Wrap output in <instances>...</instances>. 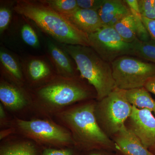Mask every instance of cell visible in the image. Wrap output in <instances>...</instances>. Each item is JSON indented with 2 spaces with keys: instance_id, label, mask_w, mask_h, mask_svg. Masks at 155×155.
<instances>
[{
  "instance_id": "d4e9b609",
  "label": "cell",
  "mask_w": 155,
  "mask_h": 155,
  "mask_svg": "<svg viewBox=\"0 0 155 155\" xmlns=\"http://www.w3.org/2000/svg\"><path fill=\"white\" fill-rule=\"evenodd\" d=\"M138 3L142 17L155 19V0H138Z\"/></svg>"
},
{
  "instance_id": "9c48e42d",
  "label": "cell",
  "mask_w": 155,
  "mask_h": 155,
  "mask_svg": "<svg viewBox=\"0 0 155 155\" xmlns=\"http://www.w3.org/2000/svg\"><path fill=\"white\" fill-rule=\"evenodd\" d=\"M125 125L149 149L155 146V117L152 111L133 106L132 113Z\"/></svg>"
},
{
  "instance_id": "3957f363",
  "label": "cell",
  "mask_w": 155,
  "mask_h": 155,
  "mask_svg": "<svg viewBox=\"0 0 155 155\" xmlns=\"http://www.w3.org/2000/svg\"><path fill=\"white\" fill-rule=\"evenodd\" d=\"M80 76L57 75L31 91L34 100L49 110L56 111L77 102L97 98L93 87Z\"/></svg>"
},
{
  "instance_id": "5bb4252c",
  "label": "cell",
  "mask_w": 155,
  "mask_h": 155,
  "mask_svg": "<svg viewBox=\"0 0 155 155\" xmlns=\"http://www.w3.org/2000/svg\"><path fill=\"white\" fill-rule=\"evenodd\" d=\"M64 16L78 29L88 35L104 26L97 11L79 8L72 14Z\"/></svg>"
},
{
  "instance_id": "4fadbf2b",
  "label": "cell",
  "mask_w": 155,
  "mask_h": 155,
  "mask_svg": "<svg viewBox=\"0 0 155 155\" xmlns=\"http://www.w3.org/2000/svg\"><path fill=\"white\" fill-rule=\"evenodd\" d=\"M22 87L2 79L0 83V100L11 110H18L28 104V95Z\"/></svg>"
},
{
  "instance_id": "4316f807",
  "label": "cell",
  "mask_w": 155,
  "mask_h": 155,
  "mask_svg": "<svg viewBox=\"0 0 155 155\" xmlns=\"http://www.w3.org/2000/svg\"><path fill=\"white\" fill-rule=\"evenodd\" d=\"M142 18L151 39L155 42V19H149L143 17Z\"/></svg>"
},
{
  "instance_id": "1f68e13d",
  "label": "cell",
  "mask_w": 155,
  "mask_h": 155,
  "mask_svg": "<svg viewBox=\"0 0 155 155\" xmlns=\"http://www.w3.org/2000/svg\"><path fill=\"white\" fill-rule=\"evenodd\" d=\"M89 155H107L106 154L104 153H91Z\"/></svg>"
},
{
  "instance_id": "d6a6232c",
  "label": "cell",
  "mask_w": 155,
  "mask_h": 155,
  "mask_svg": "<svg viewBox=\"0 0 155 155\" xmlns=\"http://www.w3.org/2000/svg\"><path fill=\"white\" fill-rule=\"evenodd\" d=\"M150 151L151 152L153 153L155 155V146H154L150 148L149 149Z\"/></svg>"
},
{
  "instance_id": "52a82bcc",
  "label": "cell",
  "mask_w": 155,
  "mask_h": 155,
  "mask_svg": "<svg viewBox=\"0 0 155 155\" xmlns=\"http://www.w3.org/2000/svg\"><path fill=\"white\" fill-rule=\"evenodd\" d=\"M16 125L23 135L41 143L55 146L74 144L71 132L51 121L18 119Z\"/></svg>"
},
{
  "instance_id": "8fae6325",
  "label": "cell",
  "mask_w": 155,
  "mask_h": 155,
  "mask_svg": "<svg viewBox=\"0 0 155 155\" xmlns=\"http://www.w3.org/2000/svg\"><path fill=\"white\" fill-rule=\"evenodd\" d=\"M47 58L58 75L68 77L79 76L75 61L62 46L48 41Z\"/></svg>"
},
{
  "instance_id": "5b68a950",
  "label": "cell",
  "mask_w": 155,
  "mask_h": 155,
  "mask_svg": "<svg viewBox=\"0 0 155 155\" xmlns=\"http://www.w3.org/2000/svg\"><path fill=\"white\" fill-rule=\"evenodd\" d=\"M132 109L124 91L116 88L103 99L96 100L95 115L101 129L111 138L125 125Z\"/></svg>"
},
{
  "instance_id": "ffe728a7",
  "label": "cell",
  "mask_w": 155,
  "mask_h": 155,
  "mask_svg": "<svg viewBox=\"0 0 155 155\" xmlns=\"http://www.w3.org/2000/svg\"><path fill=\"white\" fill-rule=\"evenodd\" d=\"M1 155H37L35 148L28 142L9 145L1 150Z\"/></svg>"
},
{
  "instance_id": "9a60e30c",
  "label": "cell",
  "mask_w": 155,
  "mask_h": 155,
  "mask_svg": "<svg viewBox=\"0 0 155 155\" xmlns=\"http://www.w3.org/2000/svg\"><path fill=\"white\" fill-rule=\"evenodd\" d=\"M1 73L11 83L22 87L25 82L21 62L15 56L4 48L0 49Z\"/></svg>"
},
{
  "instance_id": "603a6c76",
  "label": "cell",
  "mask_w": 155,
  "mask_h": 155,
  "mask_svg": "<svg viewBox=\"0 0 155 155\" xmlns=\"http://www.w3.org/2000/svg\"><path fill=\"white\" fill-rule=\"evenodd\" d=\"M134 17L137 38L142 41H148L151 39L147 30L145 26L140 12L130 10Z\"/></svg>"
},
{
  "instance_id": "8992f818",
  "label": "cell",
  "mask_w": 155,
  "mask_h": 155,
  "mask_svg": "<svg viewBox=\"0 0 155 155\" xmlns=\"http://www.w3.org/2000/svg\"><path fill=\"white\" fill-rule=\"evenodd\" d=\"M111 64L116 88L122 90L144 87L155 77V64L134 56H122Z\"/></svg>"
},
{
  "instance_id": "f1b7e54d",
  "label": "cell",
  "mask_w": 155,
  "mask_h": 155,
  "mask_svg": "<svg viewBox=\"0 0 155 155\" xmlns=\"http://www.w3.org/2000/svg\"><path fill=\"white\" fill-rule=\"evenodd\" d=\"M130 10L140 12L138 0H124Z\"/></svg>"
},
{
  "instance_id": "7c38bea8",
  "label": "cell",
  "mask_w": 155,
  "mask_h": 155,
  "mask_svg": "<svg viewBox=\"0 0 155 155\" xmlns=\"http://www.w3.org/2000/svg\"><path fill=\"white\" fill-rule=\"evenodd\" d=\"M116 151L123 155H155L124 125L112 137Z\"/></svg>"
},
{
  "instance_id": "30bf717a",
  "label": "cell",
  "mask_w": 155,
  "mask_h": 155,
  "mask_svg": "<svg viewBox=\"0 0 155 155\" xmlns=\"http://www.w3.org/2000/svg\"><path fill=\"white\" fill-rule=\"evenodd\" d=\"M25 81L39 86L57 75L48 59L45 56H29L20 61Z\"/></svg>"
},
{
  "instance_id": "2e32d148",
  "label": "cell",
  "mask_w": 155,
  "mask_h": 155,
  "mask_svg": "<svg viewBox=\"0 0 155 155\" xmlns=\"http://www.w3.org/2000/svg\"><path fill=\"white\" fill-rule=\"evenodd\" d=\"M104 25H108L114 17L122 14H131L129 7L124 1L106 0L98 11Z\"/></svg>"
},
{
  "instance_id": "d6986e66",
  "label": "cell",
  "mask_w": 155,
  "mask_h": 155,
  "mask_svg": "<svg viewBox=\"0 0 155 155\" xmlns=\"http://www.w3.org/2000/svg\"><path fill=\"white\" fill-rule=\"evenodd\" d=\"M133 56L150 61L155 64V42L151 39L142 41L137 39L133 42Z\"/></svg>"
},
{
  "instance_id": "7402d4cb",
  "label": "cell",
  "mask_w": 155,
  "mask_h": 155,
  "mask_svg": "<svg viewBox=\"0 0 155 155\" xmlns=\"http://www.w3.org/2000/svg\"><path fill=\"white\" fill-rule=\"evenodd\" d=\"M21 35L23 41L29 46L35 48L39 46L38 37L33 28L29 24H25L22 25Z\"/></svg>"
},
{
  "instance_id": "e0dca14e",
  "label": "cell",
  "mask_w": 155,
  "mask_h": 155,
  "mask_svg": "<svg viewBox=\"0 0 155 155\" xmlns=\"http://www.w3.org/2000/svg\"><path fill=\"white\" fill-rule=\"evenodd\" d=\"M124 91L132 106L139 109H147L155 114V101L144 87Z\"/></svg>"
},
{
  "instance_id": "277c9868",
  "label": "cell",
  "mask_w": 155,
  "mask_h": 155,
  "mask_svg": "<svg viewBox=\"0 0 155 155\" xmlns=\"http://www.w3.org/2000/svg\"><path fill=\"white\" fill-rule=\"evenodd\" d=\"M75 61L81 77L93 87L97 101L116 88L110 63L104 61L89 46L62 44Z\"/></svg>"
},
{
  "instance_id": "cb8c5ba5",
  "label": "cell",
  "mask_w": 155,
  "mask_h": 155,
  "mask_svg": "<svg viewBox=\"0 0 155 155\" xmlns=\"http://www.w3.org/2000/svg\"><path fill=\"white\" fill-rule=\"evenodd\" d=\"M12 11L8 4L1 2L0 7V33L1 34L8 28L11 22Z\"/></svg>"
},
{
  "instance_id": "ba28073f",
  "label": "cell",
  "mask_w": 155,
  "mask_h": 155,
  "mask_svg": "<svg viewBox=\"0 0 155 155\" xmlns=\"http://www.w3.org/2000/svg\"><path fill=\"white\" fill-rule=\"evenodd\" d=\"M88 41L89 47L110 64L122 56L134 55L133 43L125 42L113 26L104 25L88 35Z\"/></svg>"
},
{
  "instance_id": "6da1fadb",
  "label": "cell",
  "mask_w": 155,
  "mask_h": 155,
  "mask_svg": "<svg viewBox=\"0 0 155 155\" xmlns=\"http://www.w3.org/2000/svg\"><path fill=\"white\" fill-rule=\"evenodd\" d=\"M13 9L33 21L43 31L61 44L89 46L88 35L42 0H18Z\"/></svg>"
},
{
  "instance_id": "f546056e",
  "label": "cell",
  "mask_w": 155,
  "mask_h": 155,
  "mask_svg": "<svg viewBox=\"0 0 155 155\" xmlns=\"http://www.w3.org/2000/svg\"><path fill=\"white\" fill-rule=\"evenodd\" d=\"M144 87L147 91L155 95V77L149 80Z\"/></svg>"
},
{
  "instance_id": "44dd1931",
  "label": "cell",
  "mask_w": 155,
  "mask_h": 155,
  "mask_svg": "<svg viewBox=\"0 0 155 155\" xmlns=\"http://www.w3.org/2000/svg\"><path fill=\"white\" fill-rule=\"evenodd\" d=\"M53 10L63 15L72 14L79 8L76 0H42Z\"/></svg>"
},
{
  "instance_id": "ac0fdd59",
  "label": "cell",
  "mask_w": 155,
  "mask_h": 155,
  "mask_svg": "<svg viewBox=\"0 0 155 155\" xmlns=\"http://www.w3.org/2000/svg\"><path fill=\"white\" fill-rule=\"evenodd\" d=\"M113 27L126 42L131 43L137 38L135 21L131 13L124 17Z\"/></svg>"
},
{
  "instance_id": "7a4b0ae2",
  "label": "cell",
  "mask_w": 155,
  "mask_h": 155,
  "mask_svg": "<svg viewBox=\"0 0 155 155\" xmlns=\"http://www.w3.org/2000/svg\"><path fill=\"white\" fill-rule=\"evenodd\" d=\"M96 100L81 102L58 114L71 131L74 144L86 150L116 151L114 141L101 129L95 115Z\"/></svg>"
},
{
  "instance_id": "484cf974",
  "label": "cell",
  "mask_w": 155,
  "mask_h": 155,
  "mask_svg": "<svg viewBox=\"0 0 155 155\" xmlns=\"http://www.w3.org/2000/svg\"><path fill=\"white\" fill-rule=\"evenodd\" d=\"M78 6L81 9L98 11L106 0H76Z\"/></svg>"
},
{
  "instance_id": "4dcf8cb0",
  "label": "cell",
  "mask_w": 155,
  "mask_h": 155,
  "mask_svg": "<svg viewBox=\"0 0 155 155\" xmlns=\"http://www.w3.org/2000/svg\"><path fill=\"white\" fill-rule=\"evenodd\" d=\"M5 113L4 107H3L2 104H1V105H0V118H1V120H4V119L5 118Z\"/></svg>"
},
{
  "instance_id": "83f0119b",
  "label": "cell",
  "mask_w": 155,
  "mask_h": 155,
  "mask_svg": "<svg viewBox=\"0 0 155 155\" xmlns=\"http://www.w3.org/2000/svg\"><path fill=\"white\" fill-rule=\"evenodd\" d=\"M43 155H72V153L69 150L48 149L45 150Z\"/></svg>"
}]
</instances>
